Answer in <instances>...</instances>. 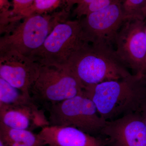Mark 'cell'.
Instances as JSON below:
<instances>
[{
    "mask_svg": "<svg viewBox=\"0 0 146 146\" xmlns=\"http://www.w3.org/2000/svg\"><path fill=\"white\" fill-rule=\"evenodd\" d=\"M146 93L145 75L85 86L84 94L96 105L100 116L111 121L136 112Z\"/></svg>",
    "mask_w": 146,
    "mask_h": 146,
    "instance_id": "1",
    "label": "cell"
},
{
    "mask_svg": "<svg viewBox=\"0 0 146 146\" xmlns=\"http://www.w3.org/2000/svg\"><path fill=\"white\" fill-rule=\"evenodd\" d=\"M84 86L118 80L132 75L112 48L87 44L71 56L66 64Z\"/></svg>",
    "mask_w": 146,
    "mask_h": 146,
    "instance_id": "2",
    "label": "cell"
},
{
    "mask_svg": "<svg viewBox=\"0 0 146 146\" xmlns=\"http://www.w3.org/2000/svg\"><path fill=\"white\" fill-rule=\"evenodd\" d=\"M89 43L79 19L58 23L43 44L28 57L40 66H64L74 54Z\"/></svg>",
    "mask_w": 146,
    "mask_h": 146,
    "instance_id": "3",
    "label": "cell"
},
{
    "mask_svg": "<svg viewBox=\"0 0 146 146\" xmlns=\"http://www.w3.org/2000/svg\"><path fill=\"white\" fill-rule=\"evenodd\" d=\"M64 11L51 15L34 14L24 18L13 29L0 39V53L14 51L29 56L39 49L54 27L65 20Z\"/></svg>",
    "mask_w": 146,
    "mask_h": 146,
    "instance_id": "4",
    "label": "cell"
},
{
    "mask_svg": "<svg viewBox=\"0 0 146 146\" xmlns=\"http://www.w3.org/2000/svg\"><path fill=\"white\" fill-rule=\"evenodd\" d=\"M84 86L66 65L41 66L30 90L36 104L52 105L84 94Z\"/></svg>",
    "mask_w": 146,
    "mask_h": 146,
    "instance_id": "5",
    "label": "cell"
},
{
    "mask_svg": "<svg viewBox=\"0 0 146 146\" xmlns=\"http://www.w3.org/2000/svg\"><path fill=\"white\" fill-rule=\"evenodd\" d=\"M47 109L49 125L74 127L92 136L100 134L107 121L84 94L52 105Z\"/></svg>",
    "mask_w": 146,
    "mask_h": 146,
    "instance_id": "6",
    "label": "cell"
},
{
    "mask_svg": "<svg viewBox=\"0 0 146 146\" xmlns=\"http://www.w3.org/2000/svg\"><path fill=\"white\" fill-rule=\"evenodd\" d=\"M146 21L128 18L123 23L115 40V52L120 61L133 74L144 75L146 60Z\"/></svg>",
    "mask_w": 146,
    "mask_h": 146,
    "instance_id": "7",
    "label": "cell"
},
{
    "mask_svg": "<svg viewBox=\"0 0 146 146\" xmlns=\"http://www.w3.org/2000/svg\"><path fill=\"white\" fill-rule=\"evenodd\" d=\"M123 2V0H116L106 8L79 19L89 44L113 48L119 31L129 18Z\"/></svg>",
    "mask_w": 146,
    "mask_h": 146,
    "instance_id": "8",
    "label": "cell"
},
{
    "mask_svg": "<svg viewBox=\"0 0 146 146\" xmlns=\"http://www.w3.org/2000/svg\"><path fill=\"white\" fill-rule=\"evenodd\" d=\"M40 67L39 63L17 52L0 53V78L29 97Z\"/></svg>",
    "mask_w": 146,
    "mask_h": 146,
    "instance_id": "9",
    "label": "cell"
},
{
    "mask_svg": "<svg viewBox=\"0 0 146 146\" xmlns=\"http://www.w3.org/2000/svg\"><path fill=\"white\" fill-rule=\"evenodd\" d=\"M100 134L107 146H146V125L137 112L107 121Z\"/></svg>",
    "mask_w": 146,
    "mask_h": 146,
    "instance_id": "10",
    "label": "cell"
},
{
    "mask_svg": "<svg viewBox=\"0 0 146 146\" xmlns=\"http://www.w3.org/2000/svg\"><path fill=\"white\" fill-rule=\"evenodd\" d=\"M46 146H107L106 138L92 136L71 126L48 125L38 133Z\"/></svg>",
    "mask_w": 146,
    "mask_h": 146,
    "instance_id": "11",
    "label": "cell"
},
{
    "mask_svg": "<svg viewBox=\"0 0 146 146\" xmlns=\"http://www.w3.org/2000/svg\"><path fill=\"white\" fill-rule=\"evenodd\" d=\"M0 122L11 128L30 130L49 125L48 120L36 104L31 105H0Z\"/></svg>",
    "mask_w": 146,
    "mask_h": 146,
    "instance_id": "12",
    "label": "cell"
},
{
    "mask_svg": "<svg viewBox=\"0 0 146 146\" xmlns=\"http://www.w3.org/2000/svg\"><path fill=\"white\" fill-rule=\"evenodd\" d=\"M0 138L7 142L21 143L31 146H46L38 133L35 134L28 129L11 128L1 122H0Z\"/></svg>",
    "mask_w": 146,
    "mask_h": 146,
    "instance_id": "13",
    "label": "cell"
},
{
    "mask_svg": "<svg viewBox=\"0 0 146 146\" xmlns=\"http://www.w3.org/2000/svg\"><path fill=\"white\" fill-rule=\"evenodd\" d=\"M36 104L31 97L0 78V105H31Z\"/></svg>",
    "mask_w": 146,
    "mask_h": 146,
    "instance_id": "14",
    "label": "cell"
},
{
    "mask_svg": "<svg viewBox=\"0 0 146 146\" xmlns=\"http://www.w3.org/2000/svg\"><path fill=\"white\" fill-rule=\"evenodd\" d=\"M69 0H35L31 6L26 11L24 18L32 14H44L56 8L62 2L68 3Z\"/></svg>",
    "mask_w": 146,
    "mask_h": 146,
    "instance_id": "15",
    "label": "cell"
},
{
    "mask_svg": "<svg viewBox=\"0 0 146 146\" xmlns=\"http://www.w3.org/2000/svg\"><path fill=\"white\" fill-rule=\"evenodd\" d=\"M116 0H95L87 4L77 5L74 13L78 18L87 16L106 8Z\"/></svg>",
    "mask_w": 146,
    "mask_h": 146,
    "instance_id": "16",
    "label": "cell"
},
{
    "mask_svg": "<svg viewBox=\"0 0 146 146\" xmlns=\"http://www.w3.org/2000/svg\"><path fill=\"white\" fill-rule=\"evenodd\" d=\"M146 1V0H123V7L126 16L128 18L144 19L143 12Z\"/></svg>",
    "mask_w": 146,
    "mask_h": 146,
    "instance_id": "17",
    "label": "cell"
},
{
    "mask_svg": "<svg viewBox=\"0 0 146 146\" xmlns=\"http://www.w3.org/2000/svg\"><path fill=\"white\" fill-rule=\"evenodd\" d=\"M35 0H13V8L10 11V17L16 21L24 18L26 11L33 4Z\"/></svg>",
    "mask_w": 146,
    "mask_h": 146,
    "instance_id": "18",
    "label": "cell"
},
{
    "mask_svg": "<svg viewBox=\"0 0 146 146\" xmlns=\"http://www.w3.org/2000/svg\"><path fill=\"white\" fill-rule=\"evenodd\" d=\"M136 112L141 115L142 119L146 125V93Z\"/></svg>",
    "mask_w": 146,
    "mask_h": 146,
    "instance_id": "19",
    "label": "cell"
},
{
    "mask_svg": "<svg viewBox=\"0 0 146 146\" xmlns=\"http://www.w3.org/2000/svg\"><path fill=\"white\" fill-rule=\"evenodd\" d=\"M95 0H69L67 3L68 8H70L71 7L74 5H82L87 4L89 3L94 1Z\"/></svg>",
    "mask_w": 146,
    "mask_h": 146,
    "instance_id": "20",
    "label": "cell"
},
{
    "mask_svg": "<svg viewBox=\"0 0 146 146\" xmlns=\"http://www.w3.org/2000/svg\"><path fill=\"white\" fill-rule=\"evenodd\" d=\"M1 1V12H7L9 11L8 8L9 7V3L8 0H0Z\"/></svg>",
    "mask_w": 146,
    "mask_h": 146,
    "instance_id": "21",
    "label": "cell"
},
{
    "mask_svg": "<svg viewBox=\"0 0 146 146\" xmlns=\"http://www.w3.org/2000/svg\"><path fill=\"white\" fill-rule=\"evenodd\" d=\"M9 146H31L21 143H14V142H7Z\"/></svg>",
    "mask_w": 146,
    "mask_h": 146,
    "instance_id": "22",
    "label": "cell"
},
{
    "mask_svg": "<svg viewBox=\"0 0 146 146\" xmlns=\"http://www.w3.org/2000/svg\"><path fill=\"white\" fill-rule=\"evenodd\" d=\"M0 146H9V145L6 141L0 138Z\"/></svg>",
    "mask_w": 146,
    "mask_h": 146,
    "instance_id": "23",
    "label": "cell"
},
{
    "mask_svg": "<svg viewBox=\"0 0 146 146\" xmlns=\"http://www.w3.org/2000/svg\"><path fill=\"white\" fill-rule=\"evenodd\" d=\"M143 18L146 21V1L145 5L143 12Z\"/></svg>",
    "mask_w": 146,
    "mask_h": 146,
    "instance_id": "24",
    "label": "cell"
},
{
    "mask_svg": "<svg viewBox=\"0 0 146 146\" xmlns=\"http://www.w3.org/2000/svg\"><path fill=\"white\" fill-rule=\"evenodd\" d=\"M145 33H146V28H145ZM146 71V61H145V68H144V74H145V72Z\"/></svg>",
    "mask_w": 146,
    "mask_h": 146,
    "instance_id": "25",
    "label": "cell"
},
{
    "mask_svg": "<svg viewBox=\"0 0 146 146\" xmlns=\"http://www.w3.org/2000/svg\"><path fill=\"white\" fill-rule=\"evenodd\" d=\"M144 75H145V76L146 78V71L145 72V74H144Z\"/></svg>",
    "mask_w": 146,
    "mask_h": 146,
    "instance_id": "26",
    "label": "cell"
}]
</instances>
